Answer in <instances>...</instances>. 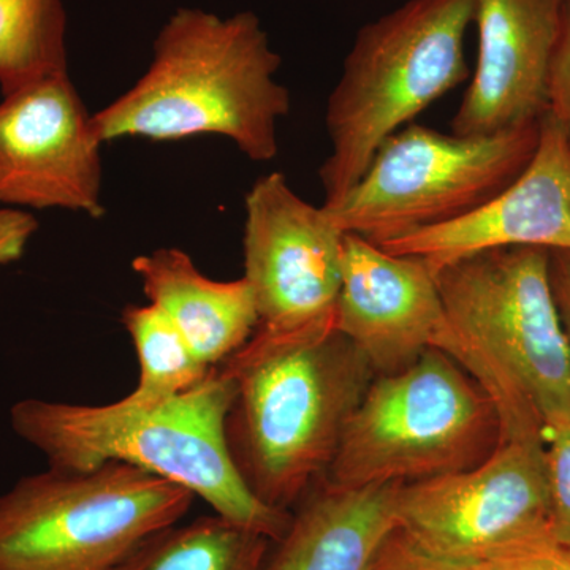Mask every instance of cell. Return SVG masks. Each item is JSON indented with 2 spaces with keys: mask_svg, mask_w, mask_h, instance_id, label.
<instances>
[{
  "mask_svg": "<svg viewBox=\"0 0 570 570\" xmlns=\"http://www.w3.org/2000/svg\"><path fill=\"white\" fill-rule=\"evenodd\" d=\"M245 279L255 333L285 340L335 332L344 238L332 214L292 189L281 171L261 176L245 198Z\"/></svg>",
  "mask_w": 570,
  "mask_h": 570,
  "instance_id": "30bf717a",
  "label": "cell"
},
{
  "mask_svg": "<svg viewBox=\"0 0 570 570\" xmlns=\"http://www.w3.org/2000/svg\"><path fill=\"white\" fill-rule=\"evenodd\" d=\"M370 570H472L460 561L439 557L423 549L406 532L396 528L379 549Z\"/></svg>",
  "mask_w": 570,
  "mask_h": 570,
  "instance_id": "44dd1931",
  "label": "cell"
},
{
  "mask_svg": "<svg viewBox=\"0 0 570 570\" xmlns=\"http://www.w3.org/2000/svg\"><path fill=\"white\" fill-rule=\"evenodd\" d=\"M235 381L225 438L247 489L288 512L324 478L374 370L341 333H254L219 365Z\"/></svg>",
  "mask_w": 570,
  "mask_h": 570,
  "instance_id": "277c9868",
  "label": "cell"
},
{
  "mask_svg": "<svg viewBox=\"0 0 570 570\" xmlns=\"http://www.w3.org/2000/svg\"><path fill=\"white\" fill-rule=\"evenodd\" d=\"M194 501L129 464L48 466L0 493V570H118L149 535L183 521Z\"/></svg>",
  "mask_w": 570,
  "mask_h": 570,
  "instance_id": "52a82bcc",
  "label": "cell"
},
{
  "mask_svg": "<svg viewBox=\"0 0 570 570\" xmlns=\"http://www.w3.org/2000/svg\"><path fill=\"white\" fill-rule=\"evenodd\" d=\"M543 444L551 534L558 547L570 551V419L547 423L543 426Z\"/></svg>",
  "mask_w": 570,
  "mask_h": 570,
  "instance_id": "ffe728a7",
  "label": "cell"
},
{
  "mask_svg": "<svg viewBox=\"0 0 570 570\" xmlns=\"http://www.w3.org/2000/svg\"><path fill=\"white\" fill-rule=\"evenodd\" d=\"M540 121L487 135H448L409 124L382 142L336 208L344 234L374 245L452 223L485 205L527 168Z\"/></svg>",
  "mask_w": 570,
  "mask_h": 570,
  "instance_id": "ba28073f",
  "label": "cell"
},
{
  "mask_svg": "<svg viewBox=\"0 0 570 570\" xmlns=\"http://www.w3.org/2000/svg\"><path fill=\"white\" fill-rule=\"evenodd\" d=\"M381 247L425 258L434 276L461 258L491 249L570 250V149L564 134L543 116L530 164L497 197L460 219Z\"/></svg>",
  "mask_w": 570,
  "mask_h": 570,
  "instance_id": "4fadbf2b",
  "label": "cell"
},
{
  "mask_svg": "<svg viewBox=\"0 0 570 570\" xmlns=\"http://www.w3.org/2000/svg\"><path fill=\"white\" fill-rule=\"evenodd\" d=\"M569 0H475L478 61L452 134L539 122Z\"/></svg>",
  "mask_w": 570,
  "mask_h": 570,
  "instance_id": "7c38bea8",
  "label": "cell"
},
{
  "mask_svg": "<svg viewBox=\"0 0 570 570\" xmlns=\"http://www.w3.org/2000/svg\"><path fill=\"white\" fill-rule=\"evenodd\" d=\"M273 543L213 513L154 532L118 570H266Z\"/></svg>",
  "mask_w": 570,
  "mask_h": 570,
  "instance_id": "e0dca14e",
  "label": "cell"
},
{
  "mask_svg": "<svg viewBox=\"0 0 570 570\" xmlns=\"http://www.w3.org/2000/svg\"><path fill=\"white\" fill-rule=\"evenodd\" d=\"M132 269L148 303L163 311L205 366L230 358L257 330V303L245 277L212 279L178 247L138 255Z\"/></svg>",
  "mask_w": 570,
  "mask_h": 570,
  "instance_id": "9a60e30c",
  "label": "cell"
},
{
  "mask_svg": "<svg viewBox=\"0 0 570 570\" xmlns=\"http://www.w3.org/2000/svg\"><path fill=\"white\" fill-rule=\"evenodd\" d=\"M550 279L570 347V250H550Z\"/></svg>",
  "mask_w": 570,
  "mask_h": 570,
  "instance_id": "d4e9b609",
  "label": "cell"
},
{
  "mask_svg": "<svg viewBox=\"0 0 570 570\" xmlns=\"http://www.w3.org/2000/svg\"><path fill=\"white\" fill-rule=\"evenodd\" d=\"M104 142L69 73L0 102V206L105 216Z\"/></svg>",
  "mask_w": 570,
  "mask_h": 570,
  "instance_id": "8fae6325",
  "label": "cell"
},
{
  "mask_svg": "<svg viewBox=\"0 0 570 570\" xmlns=\"http://www.w3.org/2000/svg\"><path fill=\"white\" fill-rule=\"evenodd\" d=\"M400 485L340 490L317 480L273 543L266 570H370L397 528Z\"/></svg>",
  "mask_w": 570,
  "mask_h": 570,
  "instance_id": "2e32d148",
  "label": "cell"
},
{
  "mask_svg": "<svg viewBox=\"0 0 570 570\" xmlns=\"http://www.w3.org/2000/svg\"><path fill=\"white\" fill-rule=\"evenodd\" d=\"M546 115L560 127L570 149V0L560 41L550 67Z\"/></svg>",
  "mask_w": 570,
  "mask_h": 570,
  "instance_id": "7402d4cb",
  "label": "cell"
},
{
  "mask_svg": "<svg viewBox=\"0 0 570 570\" xmlns=\"http://www.w3.org/2000/svg\"><path fill=\"white\" fill-rule=\"evenodd\" d=\"M444 325L434 341L497 409L499 441L543 438L570 419V347L550 279V250L469 255L436 275Z\"/></svg>",
  "mask_w": 570,
  "mask_h": 570,
  "instance_id": "3957f363",
  "label": "cell"
},
{
  "mask_svg": "<svg viewBox=\"0 0 570 570\" xmlns=\"http://www.w3.org/2000/svg\"><path fill=\"white\" fill-rule=\"evenodd\" d=\"M281 56L253 11L220 18L178 9L157 33L153 61L92 124L100 141H178L219 135L254 163L279 153L277 126L291 92L276 81Z\"/></svg>",
  "mask_w": 570,
  "mask_h": 570,
  "instance_id": "7a4b0ae2",
  "label": "cell"
},
{
  "mask_svg": "<svg viewBox=\"0 0 570 570\" xmlns=\"http://www.w3.org/2000/svg\"><path fill=\"white\" fill-rule=\"evenodd\" d=\"M234 397V377L216 366L200 384L160 401L127 395L110 404H75L28 397L11 406L10 423L50 468L129 464L276 542L292 515L262 502L236 471L225 438Z\"/></svg>",
  "mask_w": 570,
  "mask_h": 570,
  "instance_id": "6da1fadb",
  "label": "cell"
},
{
  "mask_svg": "<svg viewBox=\"0 0 570 570\" xmlns=\"http://www.w3.org/2000/svg\"><path fill=\"white\" fill-rule=\"evenodd\" d=\"M468 566L472 570H570V551L543 542Z\"/></svg>",
  "mask_w": 570,
  "mask_h": 570,
  "instance_id": "603a6c76",
  "label": "cell"
},
{
  "mask_svg": "<svg viewBox=\"0 0 570 570\" xmlns=\"http://www.w3.org/2000/svg\"><path fill=\"white\" fill-rule=\"evenodd\" d=\"M395 512L423 549L466 564L554 542L543 438L498 442L478 466L403 483Z\"/></svg>",
  "mask_w": 570,
  "mask_h": 570,
  "instance_id": "9c48e42d",
  "label": "cell"
},
{
  "mask_svg": "<svg viewBox=\"0 0 570 570\" xmlns=\"http://www.w3.org/2000/svg\"><path fill=\"white\" fill-rule=\"evenodd\" d=\"M122 325L137 352L140 376L129 395L160 401L195 387L213 367L205 366L163 311L148 305L124 307Z\"/></svg>",
  "mask_w": 570,
  "mask_h": 570,
  "instance_id": "d6986e66",
  "label": "cell"
},
{
  "mask_svg": "<svg viewBox=\"0 0 570 570\" xmlns=\"http://www.w3.org/2000/svg\"><path fill=\"white\" fill-rule=\"evenodd\" d=\"M62 0H0L2 96L67 70Z\"/></svg>",
  "mask_w": 570,
  "mask_h": 570,
  "instance_id": "ac0fdd59",
  "label": "cell"
},
{
  "mask_svg": "<svg viewBox=\"0 0 570 570\" xmlns=\"http://www.w3.org/2000/svg\"><path fill=\"white\" fill-rule=\"evenodd\" d=\"M474 18L475 0H407L360 29L326 100L324 208L347 197L382 142L468 80L464 37Z\"/></svg>",
  "mask_w": 570,
  "mask_h": 570,
  "instance_id": "5b68a950",
  "label": "cell"
},
{
  "mask_svg": "<svg viewBox=\"0 0 570 570\" xmlns=\"http://www.w3.org/2000/svg\"><path fill=\"white\" fill-rule=\"evenodd\" d=\"M335 321L374 373H397L434 347L444 325L436 276L425 258L346 234Z\"/></svg>",
  "mask_w": 570,
  "mask_h": 570,
  "instance_id": "5bb4252c",
  "label": "cell"
},
{
  "mask_svg": "<svg viewBox=\"0 0 570 570\" xmlns=\"http://www.w3.org/2000/svg\"><path fill=\"white\" fill-rule=\"evenodd\" d=\"M39 223L32 214L17 208H0V266L20 261Z\"/></svg>",
  "mask_w": 570,
  "mask_h": 570,
  "instance_id": "cb8c5ba5",
  "label": "cell"
},
{
  "mask_svg": "<svg viewBox=\"0 0 570 570\" xmlns=\"http://www.w3.org/2000/svg\"><path fill=\"white\" fill-rule=\"evenodd\" d=\"M498 441L490 397L430 348L411 366L373 379L321 480L340 490L420 482L478 466Z\"/></svg>",
  "mask_w": 570,
  "mask_h": 570,
  "instance_id": "8992f818",
  "label": "cell"
}]
</instances>
